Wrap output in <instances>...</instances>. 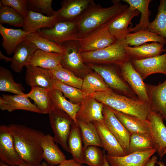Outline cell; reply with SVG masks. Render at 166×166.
Listing matches in <instances>:
<instances>
[{
    "mask_svg": "<svg viewBox=\"0 0 166 166\" xmlns=\"http://www.w3.org/2000/svg\"><path fill=\"white\" fill-rule=\"evenodd\" d=\"M13 138L15 148L24 162L33 164L42 163V131L24 125L11 124L8 125Z\"/></svg>",
    "mask_w": 166,
    "mask_h": 166,
    "instance_id": "1",
    "label": "cell"
},
{
    "mask_svg": "<svg viewBox=\"0 0 166 166\" xmlns=\"http://www.w3.org/2000/svg\"><path fill=\"white\" fill-rule=\"evenodd\" d=\"M113 5L104 8L95 3L91 5L76 22L79 31V39L108 24L128 5L119 0L112 1Z\"/></svg>",
    "mask_w": 166,
    "mask_h": 166,
    "instance_id": "2",
    "label": "cell"
},
{
    "mask_svg": "<svg viewBox=\"0 0 166 166\" xmlns=\"http://www.w3.org/2000/svg\"><path fill=\"white\" fill-rule=\"evenodd\" d=\"M90 96L113 109L142 120H147L151 110L149 103L120 94L112 90L97 92Z\"/></svg>",
    "mask_w": 166,
    "mask_h": 166,
    "instance_id": "3",
    "label": "cell"
},
{
    "mask_svg": "<svg viewBox=\"0 0 166 166\" xmlns=\"http://www.w3.org/2000/svg\"><path fill=\"white\" fill-rule=\"evenodd\" d=\"M125 39L119 40L107 47L93 51L81 53L83 60L86 64L116 65H120L131 60L126 53Z\"/></svg>",
    "mask_w": 166,
    "mask_h": 166,
    "instance_id": "4",
    "label": "cell"
},
{
    "mask_svg": "<svg viewBox=\"0 0 166 166\" xmlns=\"http://www.w3.org/2000/svg\"><path fill=\"white\" fill-rule=\"evenodd\" d=\"M86 65L91 70L99 74L113 91L131 98L138 99L122 76L120 65L93 64Z\"/></svg>",
    "mask_w": 166,
    "mask_h": 166,
    "instance_id": "5",
    "label": "cell"
},
{
    "mask_svg": "<svg viewBox=\"0 0 166 166\" xmlns=\"http://www.w3.org/2000/svg\"><path fill=\"white\" fill-rule=\"evenodd\" d=\"M37 35L62 45L70 41H78L79 31L76 22L59 21L50 28L39 30Z\"/></svg>",
    "mask_w": 166,
    "mask_h": 166,
    "instance_id": "6",
    "label": "cell"
},
{
    "mask_svg": "<svg viewBox=\"0 0 166 166\" xmlns=\"http://www.w3.org/2000/svg\"><path fill=\"white\" fill-rule=\"evenodd\" d=\"M48 114L50 125L54 134V141L70 153L68 140L74 123L73 120L67 113L60 110L54 109Z\"/></svg>",
    "mask_w": 166,
    "mask_h": 166,
    "instance_id": "7",
    "label": "cell"
},
{
    "mask_svg": "<svg viewBox=\"0 0 166 166\" xmlns=\"http://www.w3.org/2000/svg\"><path fill=\"white\" fill-rule=\"evenodd\" d=\"M65 52L61 65L73 72L75 75H85L92 71L84 62L80 51L78 41H70L62 44Z\"/></svg>",
    "mask_w": 166,
    "mask_h": 166,
    "instance_id": "8",
    "label": "cell"
},
{
    "mask_svg": "<svg viewBox=\"0 0 166 166\" xmlns=\"http://www.w3.org/2000/svg\"><path fill=\"white\" fill-rule=\"evenodd\" d=\"M0 162L9 166H18L24 162L18 153L8 126H0Z\"/></svg>",
    "mask_w": 166,
    "mask_h": 166,
    "instance_id": "9",
    "label": "cell"
},
{
    "mask_svg": "<svg viewBox=\"0 0 166 166\" xmlns=\"http://www.w3.org/2000/svg\"><path fill=\"white\" fill-rule=\"evenodd\" d=\"M109 24L78 40L81 53L100 49L117 41V40L109 31Z\"/></svg>",
    "mask_w": 166,
    "mask_h": 166,
    "instance_id": "10",
    "label": "cell"
},
{
    "mask_svg": "<svg viewBox=\"0 0 166 166\" xmlns=\"http://www.w3.org/2000/svg\"><path fill=\"white\" fill-rule=\"evenodd\" d=\"M95 3L93 0H64L61 8L55 11L58 21L76 22L88 8Z\"/></svg>",
    "mask_w": 166,
    "mask_h": 166,
    "instance_id": "11",
    "label": "cell"
},
{
    "mask_svg": "<svg viewBox=\"0 0 166 166\" xmlns=\"http://www.w3.org/2000/svg\"><path fill=\"white\" fill-rule=\"evenodd\" d=\"M103 114L105 124L118 141L127 155L128 154L130 133L115 116L112 109L104 105Z\"/></svg>",
    "mask_w": 166,
    "mask_h": 166,
    "instance_id": "12",
    "label": "cell"
},
{
    "mask_svg": "<svg viewBox=\"0 0 166 166\" xmlns=\"http://www.w3.org/2000/svg\"><path fill=\"white\" fill-rule=\"evenodd\" d=\"M123 78L136 95L138 99L149 103V100L143 79L133 67L131 60L120 65Z\"/></svg>",
    "mask_w": 166,
    "mask_h": 166,
    "instance_id": "13",
    "label": "cell"
},
{
    "mask_svg": "<svg viewBox=\"0 0 166 166\" xmlns=\"http://www.w3.org/2000/svg\"><path fill=\"white\" fill-rule=\"evenodd\" d=\"M147 120L150 123V134L156 152L161 159L166 149V126L164 122V120L160 114L152 110Z\"/></svg>",
    "mask_w": 166,
    "mask_h": 166,
    "instance_id": "14",
    "label": "cell"
},
{
    "mask_svg": "<svg viewBox=\"0 0 166 166\" xmlns=\"http://www.w3.org/2000/svg\"><path fill=\"white\" fill-rule=\"evenodd\" d=\"M140 14L136 9L128 6L109 23V32L117 40L125 39L129 33L128 25L132 19Z\"/></svg>",
    "mask_w": 166,
    "mask_h": 166,
    "instance_id": "15",
    "label": "cell"
},
{
    "mask_svg": "<svg viewBox=\"0 0 166 166\" xmlns=\"http://www.w3.org/2000/svg\"><path fill=\"white\" fill-rule=\"evenodd\" d=\"M104 104L91 96L84 97L76 115V119L85 123L103 121Z\"/></svg>",
    "mask_w": 166,
    "mask_h": 166,
    "instance_id": "16",
    "label": "cell"
},
{
    "mask_svg": "<svg viewBox=\"0 0 166 166\" xmlns=\"http://www.w3.org/2000/svg\"><path fill=\"white\" fill-rule=\"evenodd\" d=\"M131 62L135 69L143 80L154 73L166 75V53L140 60H131Z\"/></svg>",
    "mask_w": 166,
    "mask_h": 166,
    "instance_id": "17",
    "label": "cell"
},
{
    "mask_svg": "<svg viewBox=\"0 0 166 166\" xmlns=\"http://www.w3.org/2000/svg\"><path fill=\"white\" fill-rule=\"evenodd\" d=\"M26 68L25 81L31 87H40L49 90L53 88V78L50 70L30 64Z\"/></svg>",
    "mask_w": 166,
    "mask_h": 166,
    "instance_id": "18",
    "label": "cell"
},
{
    "mask_svg": "<svg viewBox=\"0 0 166 166\" xmlns=\"http://www.w3.org/2000/svg\"><path fill=\"white\" fill-rule=\"evenodd\" d=\"M151 110L160 114L166 121V80L157 85L145 83Z\"/></svg>",
    "mask_w": 166,
    "mask_h": 166,
    "instance_id": "19",
    "label": "cell"
},
{
    "mask_svg": "<svg viewBox=\"0 0 166 166\" xmlns=\"http://www.w3.org/2000/svg\"><path fill=\"white\" fill-rule=\"evenodd\" d=\"M104 150L111 156L121 157L127 155L116 137L110 131L103 121H94Z\"/></svg>",
    "mask_w": 166,
    "mask_h": 166,
    "instance_id": "20",
    "label": "cell"
},
{
    "mask_svg": "<svg viewBox=\"0 0 166 166\" xmlns=\"http://www.w3.org/2000/svg\"><path fill=\"white\" fill-rule=\"evenodd\" d=\"M0 109L2 110L9 112L21 110L41 113L36 106L31 102L25 93L14 95L2 94L0 97Z\"/></svg>",
    "mask_w": 166,
    "mask_h": 166,
    "instance_id": "21",
    "label": "cell"
},
{
    "mask_svg": "<svg viewBox=\"0 0 166 166\" xmlns=\"http://www.w3.org/2000/svg\"><path fill=\"white\" fill-rule=\"evenodd\" d=\"M24 20L23 30L28 34L36 33L42 28H51L58 22L55 15L48 16L29 10Z\"/></svg>",
    "mask_w": 166,
    "mask_h": 166,
    "instance_id": "22",
    "label": "cell"
},
{
    "mask_svg": "<svg viewBox=\"0 0 166 166\" xmlns=\"http://www.w3.org/2000/svg\"><path fill=\"white\" fill-rule=\"evenodd\" d=\"M156 152V149L144 152L131 153L115 157L106 155L110 166H144L148 160Z\"/></svg>",
    "mask_w": 166,
    "mask_h": 166,
    "instance_id": "23",
    "label": "cell"
},
{
    "mask_svg": "<svg viewBox=\"0 0 166 166\" xmlns=\"http://www.w3.org/2000/svg\"><path fill=\"white\" fill-rule=\"evenodd\" d=\"M38 49L26 39L23 41L16 48L12 57L11 68L15 72L20 73L24 66L29 64L32 56Z\"/></svg>",
    "mask_w": 166,
    "mask_h": 166,
    "instance_id": "24",
    "label": "cell"
},
{
    "mask_svg": "<svg viewBox=\"0 0 166 166\" xmlns=\"http://www.w3.org/2000/svg\"><path fill=\"white\" fill-rule=\"evenodd\" d=\"M164 45L162 43L153 42L137 47L126 45L125 49L131 60H140L161 55L166 50Z\"/></svg>",
    "mask_w": 166,
    "mask_h": 166,
    "instance_id": "25",
    "label": "cell"
},
{
    "mask_svg": "<svg viewBox=\"0 0 166 166\" xmlns=\"http://www.w3.org/2000/svg\"><path fill=\"white\" fill-rule=\"evenodd\" d=\"M43 158L48 165H57L66 160L64 153L55 144L53 137L45 135L41 142Z\"/></svg>",
    "mask_w": 166,
    "mask_h": 166,
    "instance_id": "26",
    "label": "cell"
},
{
    "mask_svg": "<svg viewBox=\"0 0 166 166\" xmlns=\"http://www.w3.org/2000/svg\"><path fill=\"white\" fill-rule=\"evenodd\" d=\"M0 34L3 39L2 46L9 55L14 53L18 45L29 34L23 30L7 28L0 24Z\"/></svg>",
    "mask_w": 166,
    "mask_h": 166,
    "instance_id": "27",
    "label": "cell"
},
{
    "mask_svg": "<svg viewBox=\"0 0 166 166\" xmlns=\"http://www.w3.org/2000/svg\"><path fill=\"white\" fill-rule=\"evenodd\" d=\"M49 95L54 109L62 110L67 113L78 126L76 115L80 104H73L66 99L60 90L53 89L49 90Z\"/></svg>",
    "mask_w": 166,
    "mask_h": 166,
    "instance_id": "28",
    "label": "cell"
},
{
    "mask_svg": "<svg viewBox=\"0 0 166 166\" xmlns=\"http://www.w3.org/2000/svg\"><path fill=\"white\" fill-rule=\"evenodd\" d=\"M111 109L130 135L134 133L150 134V123L147 120H142L135 116Z\"/></svg>",
    "mask_w": 166,
    "mask_h": 166,
    "instance_id": "29",
    "label": "cell"
},
{
    "mask_svg": "<svg viewBox=\"0 0 166 166\" xmlns=\"http://www.w3.org/2000/svg\"><path fill=\"white\" fill-rule=\"evenodd\" d=\"M64 56L63 54L38 49L32 56L29 64L50 69L61 65Z\"/></svg>",
    "mask_w": 166,
    "mask_h": 166,
    "instance_id": "30",
    "label": "cell"
},
{
    "mask_svg": "<svg viewBox=\"0 0 166 166\" xmlns=\"http://www.w3.org/2000/svg\"><path fill=\"white\" fill-rule=\"evenodd\" d=\"M84 97L90 96L94 93L111 90L102 77L98 73L92 71L83 79L81 89Z\"/></svg>",
    "mask_w": 166,
    "mask_h": 166,
    "instance_id": "31",
    "label": "cell"
},
{
    "mask_svg": "<svg viewBox=\"0 0 166 166\" xmlns=\"http://www.w3.org/2000/svg\"><path fill=\"white\" fill-rule=\"evenodd\" d=\"M68 145L73 159L81 164H83L84 146L79 126L72 125L68 140Z\"/></svg>",
    "mask_w": 166,
    "mask_h": 166,
    "instance_id": "32",
    "label": "cell"
},
{
    "mask_svg": "<svg viewBox=\"0 0 166 166\" xmlns=\"http://www.w3.org/2000/svg\"><path fill=\"white\" fill-rule=\"evenodd\" d=\"M139 11L141 14L139 22L134 27L129 28V33L134 32L141 30H147L150 23L149 16L150 11L149 6L151 0H123Z\"/></svg>",
    "mask_w": 166,
    "mask_h": 166,
    "instance_id": "33",
    "label": "cell"
},
{
    "mask_svg": "<svg viewBox=\"0 0 166 166\" xmlns=\"http://www.w3.org/2000/svg\"><path fill=\"white\" fill-rule=\"evenodd\" d=\"M49 92L48 90L45 88L33 87H31L30 91L26 95L34 101L41 113L49 114L54 109Z\"/></svg>",
    "mask_w": 166,
    "mask_h": 166,
    "instance_id": "34",
    "label": "cell"
},
{
    "mask_svg": "<svg viewBox=\"0 0 166 166\" xmlns=\"http://www.w3.org/2000/svg\"><path fill=\"white\" fill-rule=\"evenodd\" d=\"M127 45L137 47L149 42H155L166 44L163 38L148 30H141L129 33L125 38Z\"/></svg>",
    "mask_w": 166,
    "mask_h": 166,
    "instance_id": "35",
    "label": "cell"
},
{
    "mask_svg": "<svg viewBox=\"0 0 166 166\" xmlns=\"http://www.w3.org/2000/svg\"><path fill=\"white\" fill-rule=\"evenodd\" d=\"M155 149V146L150 133H134L130 135L128 154Z\"/></svg>",
    "mask_w": 166,
    "mask_h": 166,
    "instance_id": "36",
    "label": "cell"
},
{
    "mask_svg": "<svg viewBox=\"0 0 166 166\" xmlns=\"http://www.w3.org/2000/svg\"><path fill=\"white\" fill-rule=\"evenodd\" d=\"M49 70L55 80L64 84L81 89L83 79L70 70L61 65Z\"/></svg>",
    "mask_w": 166,
    "mask_h": 166,
    "instance_id": "37",
    "label": "cell"
},
{
    "mask_svg": "<svg viewBox=\"0 0 166 166\" xmlns=\"http://www.w3.org/2000/svg\"><path fill=\"white\" fill-rule=\"evenodd\" d=\"M26 39L38 49L45 52L63 54H64L65 52V49L62 45L41 37L35 33L28 34Z\"/></svg>",
    "mask_w": 166,
    "mask_h": 166,
    "instance_id": "38",
    "label": "cell"
},
{
    "mask_svg": "<svg viewBox=\"0 0 166 166\" xmlns=\"http://www.w3.org/2000/svg\"><path fill=\"white\" fill-rule=\"evenodd\" d=\"M80 128L84 148L94 146L103 148V145L97 129L93 122L85 123L78 121Z\"/></svg>",
    "mask_w": 166,
    "mask_h": 166,
    "instance_id": "39",
    "label": "cell"
},
{
    "mask_svg": "<svg viewBox=\"0 0 166 166\" xmlns=\"http://www.w3.org/2000/svg\"><path fill=\"white\" fill-rule=\"evenodd\" d=\"M24 89L21 83L16 82L11 72L1 66L0 67V91L7 92L15 94L24 95Z\"/></svg>",
    "mask_w": 166,
    "mask_h": 166,
    "instance_id": "40",
    "label": "cell"
},
{
    "mask_svg": "<svg viewBox=\"0 0 166 166\" xmlns=\"http://www.w3.org/2000/svg\"><path fill=\"white\" fill-rule=\"evenodd\" d=\"M147 30L166 40V0L160 1L156 17L150 22Z\"/></svg>",
    "mask_w": 166,
    "mask_h": 166,
    "instance_id": "41",
    "label": "cell"
},
{
    "mask_svg": "<svg viewBox=\"0 0 166 166\" xmlns=\"http://www.w3.org/2000/svg\"><path fill=\"white\" fill-rule=\"evenodd\" d=\"M0 24L6 23L16 27H23L24 18L11 7L0 2Z\"/></svg>",
    "mask_w": 166,
    "mask_h": 166,
    "instance_id": "42",
    "label": "cell"
},
{
    "mask_svg": "<svg viewBox=\"0 0 166 166\" xmlns=\"http://www.w3.org/2000/svg\"><path fill=\"white\" fill-rule=\"evenodd\" d=\"M105 150L102 151L99 147L89 146L84 148L83 164L89 166H102L105 158Z\"/></svg>",
    "mask_w": 166,
    "mask_h": 166,
    "instance_id": "43",
    "label": "cell"
},
{
    "mask_svg": "<svg viewBox=\"0 0 166 166\" xmlns=\"http://www.w3.org/2000/svg\"><path fill=\"white\" fill-rule=\"evenodd\" d=\"M53 88L61 91L64 96L71 102L80 104L84 96L80 89L62 84L53 79Z\"/></svg>",
    "mask_w": 166,
    "mask_h": 166,
    "instance_id": "44",
    "label": "cell"
},
{
    "mask_svg": "<svg viewBox=\"0 0 166 166\" xmlns=\"http://www.w3.org/2000/svg\"><path fill=\"white\" fill-rule=\"evenodd\" d=\"M52 0H28V10L45 14L47 16L54 15L55 10H53Z\"/></svg>",
    "mask_w": 166,
    "mask_h": 166,
    "instance_id": "45",
    "label": "cell"
},
{
    "mask_svg": "<svg viewBox=\"0 0 166 166\" xmlns=\"http://www.w3.org/2000/svg\"><path fill=\"white\" fill-rule=\"evenodd\" d=\"M5 6L10 7L18 12L24 18L28 13V0H1Z\"/></svg>",
    "mask_w": 166,
    "mask_h": 166,
    "instance_id": "46",
    "label": "cell"
},
{
    "mask_svg": "<svg viewBox=\"0 0 166 166\" xmlns=\"http://www.w3.org/2000/svg\"><path fill=\"white\" fill-rule=\"evenodd\" d=\"M82 164H79L73 159H66L60 164L57 165H51L48 164L47 166H82Z\"/></svg>",
    "mask_w": 166,
    "mask_h": 166,
    "instance_id": "47",
    "label": "cell"
},
{
    "mask_svg": "<svg viewBox=\"0 0 166 166\" xmlns=\"http://www.w3.org/2000/svg\"><path fill=\"white\" fill-rule=\"evenodd\" d=\"M157 162V156L153 155L148 160L144 166H155Z\"/></svg>",
    "mask_w": 166,
    "mask_h": 166,
    "instance_id": "48",
    "label": "cell"
},
{
    "mask_svg": "<svg viewBox=\"0 0 166 166\" xmlns=\"http://www.w3.org/2000/svg\"><path fill=\"white\" fill-rule=\"evenodd\" d=\"M47 163L45 161H43L40 164H33L26 162H24L21 165L18 166H47ZM0 166H9L0 162Z\"/></svg>",
    "mask_w": 166,
    "mask_h": 166,
    "instance_id": "49",
    "label": "cell"
},
{
    "mask_svg": "<svg viewBox=\"0 0 166 166\" xmlns=\"http://www.w3.org/2000/svg\"><path fill=\"white\" fill-rule=\"evenodd\" d=\"M0 60L3 59L6 62H11L12 60V57H9L5 56L0 51Z\"/></svg>",
    "mask_w": 166,
    "mask_h": 166,
    "instance_id": "50",
    "label": "cell"
},
{
    "mask_svg": "<svg viewBox=\"0 0 166 166\" xmlns=\"http://www.w3.org/2000/svg\"><path fill=\"white\" fill-rule=\"evenodd\" d=\"M102 166H110L108 162L106 160L105 156V160L104 163Z\"/></svg>",
    "mask_w": 166,
    "mask_h": 166,
    "instance_id": "51",
    "label": "cell"
},
{
    "mask_svg": "<svg viewBox=\"0 0 166 166\" xmlns=\"http://www.w3.org/2000/svg\"><path fill=\"white\" fill-rule=\"evenodd\" d=\"M157 164L159 166H165L164 164L161 161L157 162Z\"/></svg>",
    "mask_w": 166,
    "mask_h": 166,
    "instance_id": "52",
    "label": "cell"
},
{
    "mask_svg": "<svg viewBox=\"0 0 166 166\" xmlns=\"http://www.w3.org/2000/svg\"><path fill=\"white\" fill-rule=\"evenodd\" d=\"M165 154H166V149L164 150V155Z\"/></svg>",
    "mask_w": 166,
    "mask_h": 166,
    "instance_id": "53",
    "label": "cell"
},
{
    "mask_svg": "<svg viewBox=\"0 0 166 166\" xmlns=\"http://www.w3.org/2000/svg\"><path fill=\"white\" fill-rule=\"evenodd\" d=\"M82 166H85V165H82Z\"/></svg>",
    "mask_w": 166,
    "mask_h": 166,
    "instance_id": "54",
    "label": "cell"
}]
</instances>
